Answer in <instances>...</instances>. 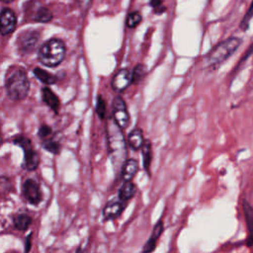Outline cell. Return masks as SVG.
Listing matches in <instances>:
<instances>
[{
	"label": "cell",
	"mask_w": 253,
	"mask_h": 253,
	"mask_svg": "<svg viewBox=\"0 0 253 253\" xmlns=\"http://www.w3.org/2000/svg\"><path fill=\"white\" fill-rule=\"evenodd\" d=\"M7 95L12 100H23L29 93L30 81L26 72L18 67L12 66L5 77Z\"/></svg>",
	"instance_id": "6da1fadb"
},
{
	"label": "cell",
	"mask_w": 253,
	"mask_h": 253,
	"mask_svg": "<svg viewBox=\"0 0 253 253\" xmlns=\"http://www.w3.org/2000/svg\"><path fill=\"white\" fill-rule=\"evenodd\" d=\"M107 140H108V149L109 154L112 159V162L115 166L123 165L126 161V140L124 137L123 130L116 125L113 121L108 123L107 127Z\"/></svg>",
	"instance_id": "7a4b0ae2"
},
{
	"label": "cell",
	"mask_w": 253,
	"mask_h": 253,
	"mask_svg": "<svg viewBox=\"0 0 253 253\" xmlns=\"http://www.w3.org/2000/svg\"><path fill=\"white\" fill-rule=\"evenodd\" d=\"M65 56V45L57 39H51L45 42L39 50V60L45 66L58 65Z\"/></svg>",
	"instance_id": "3957f363"
},
{
	"label": "cell",
	"mask_w": 253,
	"mask_h": 253,
	"mask_svg": "<svg viewBox=\"0 0 253 253\" xmlns=\"http://www.w3.org/2000/svg\"><path fill=\"white\" fill-rule=\"evenodd\" d=\"M241 40L237 37H229L216 44L208 54V64L212 67L218 65L230 57L239 47Z\"/></svg>",
	"instance_id": "277c9868"
},
{
	"label": "cell",
	"mask_w": 253,
	"mask_h": 253,
	"mask_svg": "<svg viewBox=\"0 0 253 253\" xmlns=\"http://www.w3.org/2000/svg\"><path fill=\"white\" fill-rule=\"evenodd\" d=\"M14 143L19 145L20 147H22L24 150L25 157H24V162H23V168H25L28 171L37 169V167L40 163V158H39L38 153L34 149L31 140L25 136L19 135L14 138Z\"/></svg>",
	"instance_id": "5b68a950"
},
{
	"label": "cell",
	"mask_w": 253,
	"mask_h": 253,
	"mask_svg": "<svg viewBox=\"0 0 253 253\" xmlns=\"http://www.w3.org/2000/svg\"><path fill=\"white\" fill-rule=\"evenodd\" d=\"M113 119L122 130L126 128L129 125V115L126 104L120 96L116 97L113 101Z\"/></svg>",
	"instance_id": "8992f818"
},
{
	"label": "cell",
	"mask_w": 253,
	"mask_h": 253,
	"mask_svg": "<svg viewBox=\"0 0 253 253\" xmlns=\"http://www.w3.org/2000/svg\"><path fill=\"white\" fill-rule=\"evenodd\" d=\"M39 40L40 34L38 31L28 30L20 34L17 40V45L23 53H30L36 48Z\"/></svg>",
	"instance_id": "52a82bcc"
},
{
	"label": "cell",
	"mask_w": 253,
	"mask_h": 253,
	"mask_svg": "<svg viewBox=\"0 0 253 253\" xmlns=\"http://www.w3.org/2000/svg\"><path fill=\"white\" fill-rule=\"evenodd\" d=\"M22 193L26 201L34 206L39 205L42 200L41 187L34 179H27L23 183Z\"/></svg>",
	"instance_id": "ba28073f"
},
{
	"label": "cell",
	"mask_w": 253,
	"mask_h": 253,
	"mask_svg": "<svg viewBox=\"0 0 253 253\" xmlns=\"http://www.w3.org/2000/svg\"><path fill=\"white\" fill-rule=\"evenodd\" d=\"M127 207V203L126 202H123L119 199L117 200H111L109 201L103 208L102 211V216L103 219L105 221H109V220H115L117 218H119L122 213L124 212V211L126 209Z\"/></svg>",
	"instance_id": "9c48e42d"
},
{
	"label": "cell",
	"mask_w": 253,
	"mask_h": 253,
	"mask_svg": "<svg viewBox=\"0 0 253 253\" xmlns=\"http://www.w3.org/2000/svg\"><path fill=\"white\" fill-rule=\"evenodd\" d=\"M163 231H164V221L162 218H159L156 221V223L154 224L151 234L149 235L148 239L144 243L141 253H152L155 250L158 240H159L160 236L162 235Z\"/></svg>",
	"instance_id": "30bf717a"
},
{
	"label": "cell",
	"mask_w": 253,
	"mask_h": 253,
	"mask_svg": "<svg viewBox=\"0 0 253 253\" xmlns=\"http://www.w3.org/2000/svg\"><path fill=\"white\" fill-rule=\"evenodd\" d=\"M131 84V72L127 68L119 69L112 79V87L117 92L125 91Z\"/></svg>",
	"instance_id": "8fae6325"
},
{
	"label": "cell",
	"mask_w": 253,
	"mask_h": 253,
	"mask_svg": "<svg viewBox=\"0 0 253 253\" xmlns=\"http://www.w3.org/2000/svg\"><path fill=\"white\" fill-rule=\"evenodd\" d=\"M16 16L15 13L9 9L4 8L0 12V33L3 36L11 34L15 30L16 26Z\"/></svg>",
	"instance_id": "7c38bea8"
},
{
	"label": "cell",
	"mask_w": 253,
	"mask_h": 253,
	"mask_svg": "<svg viewBox=\"0 0 253 253\" xmlns=\"http://www.w3.org/2000/svg\"><path fill=\"white\" fill-rule=\"evenodd\" d=\"M242 211L247 228L246 245L253 247V206L245 199L242 201Z\"/></svg>",
	"instance_id": "4fadbf2b"
},
{
	"label": "cell",
	"mask_w": 253,
	"mask_h": 253,
	"mask_svg": "<svg viewBox=\"0 0 253 253\" xmlns=\"http://www.w3.org/2000/svg\"><path fill=\"white\" fill-rule=\"evenodd\" d=\"M138 171V162L134 158H126L121 166V178L123 182L132 181Z\"/></svg>",
	"instance_id": "5bb4252c"
},
{
	"label": "cell",
	"mask_w": 253,
	"mask_h": 253,
	"mask_svg": "<svg viewBox=\"0 0 253 253\" xmlns=\"http://www.w3.org/2000/svg\"><path fill=\"white\" fill-rule=\"evenodd\" d=\"M136 186L132 181H125L118 191V199L128 203V201H130L136 195Z\"/></svg>",
	"instance_id": "9a60e30c"
},
{
	"label": "cell",
	"mask_w": 253,
	"mask_h": 253,
	"mask_svg": "<svg viewBox=\"0 0 253 253\" xmlns=\"http://www.w3.org/2000/svg\"><path fill=\"white\" fill-rule=\"evenodd\" d=\"M144 137H143V133H142V130L140 128H133L128 136H127V144L128 146L134 150V151H137L139 149H141L143 143H144Z\"/></svg>",
	"instance_id": "2e32d148"
},
{
	"label": "cell",
	"mask_w": 253,
	"mask_h": 253,
	"mask_svg": "<svg viewBox=\"0 0 253 253\" xmlns=\"http://www.w3.org/2000/svg\"><path fill=\"white\" fill-rule=\"evenodd\" d=\"M141 156H142V166L144 171L150 176V165L152 161V145L150 140L145 139L141 147Z\"/></svg>",
	"instance_id": "e0dca14e"
},
{
	"label": "cell",
	"mask_w": 253,
	"mask_h": 253,
	"mask_svg": "<svg viewBox=\"0 0 253 253\" xmlns=\"http://www.w3.org/2000/svg\"><path fill=\"white\" fill-rule=\"evenodd\" d=\"M42 100L43 102L49 106L54 112H57L59 108V100L58 97L49 89V88H43L42 92Z\"/></svg>",
	"instance_id": "ac0fdd59"
},
{
	"label": "cell",
	"mask_w": 253,
	"mask_h": 253,
	"mask_svg": "<svg viewBox=\"0 0 253 253\" xmlns=\"http://www.w3.org/2000/svg\"><path fill=\"white\" fill-rule=\"evenodd\" d=\"M13 222H14V226L16 229L26 230L27 228H29V226L32 223V217L26 212L18 213L14 216Z\"/></svg>",
	"instance_id": "d6986e66"
},
{
	"label": "cell",
	"mask_w": 253,
	"mask_h": 253,
	"mask_svg": "<svg viewBox=\"0 0 253 253\" xmlns=\"http://www.w3.org/2000/svg\"><path fill=\"white\" fill-rule=\"evenodd\" d=\"M146 75V67L142 63H138L131 71V83L138 84Z\"/></svg>",
	"instance_id": "ffe728a7"
},
{
	"label": "cell",
	"mask_w": 253,
	"mask_h": 253,
	"mask_svg": "<svg viewBox=\"0 0 253 253\" xmlns=\"http://www.w3.org/2000/svg\"><path fill=\"white\" fill-rule=\"evenodd\" d=\"M34 73L36 75V77L38 79H40L42 82H43L44 84H54L56 81V77H54L53 75H51L50 73H48L47 71L37 67L34 69Z\"/></svg>",
	"instance_id": "44dd1931"
},
{
	"label": "cell",
	"mask_w": 253,
	"mask_h": 253,
	"mask_svg": "<svg viewBox=\"0 0 253 253\" xmlns=\"http://www.w3.org/2000/svg\"><path fill=\"white\" fill-rule=\"evenodd\" d=\"M142 21V15L139 11H132L127 14L126 19V25L129 29H134Z\"/></svg>",
	"instance_id": "7402d4cb"
},
{
	"label": "cell",
	"mask_w": 253,
	"mask_h": 253,
	"mask_svg": "<svg viewBox=\"0 0 253 253\" xmlns=\"http://www.w3.org/2000/svg\"><path fill=\"white\" fill-rule=\"evenodd\" d=\"M51 18H52L51 12L45 7H40L37 10L35 17H34V19L37 22H41V23H47L51 20Z\"/></svg>",
	"instance_id": "603a6c76"
},
{
	"label": "cell",
	"mask_w": 253,
	"mask_h": 253,
	"mask_svg": "<svg viewBox=\"0 0 253 253\" xmlns=\"http://www.w3.org/2000/svg\"><path fill=\"white\" fill-rule=\"evenodd\" d=\"M252 18H253V0L239 24V28L241 31L246 32L249 29V24H250V21Z\"/></svg>",
	"instance_id": "cb8c5ba5"
},
{
	"label": "cell",
	"mask_w": 253,
	"mask_h": 253,
	"mask_svg": "<svg viewBox=\"0 0 253 253\" xmlns=\"http://www.w3.org/2000/svg\"><path fill=\"white\" fill-rule=\"evenodd\" d=\"M42 146L45 150H47L53 154H58L60 151V144L55 140H51V139L45 140L42 143Z\"/></svg>",
	"instance_id": "d4e9b609"
},
{
	"label": "cell",
	"mask_w": 253,
	"mask_h": 253,
	"mask_svg": "<svg viewBox=\"0 0 253 253\" xmlns=\"http://www.w3.org/2000/svg\"><path fill=\"white\" fill-rule=\"evenodd\" d=\"M106 103L104 101V99L102 98V96H98L97 101H96V113L99 116L100 119H104L106 116Z\"/></svg>",
	"instance_id": "484cf974"
},
{
	"label": "cell",
	"mask_w": 253,
	"mask_h": 253,
	"mask_svg": "<svg viewBox=\"0 0 253 253\" xmlns=\"http://www.w3.org/2000/svg\"><path fill=\"white\" fill-rule=\"evenodd\" d=\"M149 5L153 8V13L155 14H162L166 10V8L163 6L162 0H150Z\"/></svg>",
	"instance_id": "4316f807"
},
{
	"label": "cell",
	"mask_w": 253,
	"mask_h": 253,
	"mask_svg": "<svg viewBox=\"0 0 253 253\" xmlns=\"http://www.w3.org/2000/svg\"><path fill=\"white\" fill-rule=\"evenodd\" d=\"M51 133V128L48 126H42L39 129V136L41 138H46Z\"/></svg>",
	"instance_id": "83f0119b"
},
{
	"label": "cell",
	"mask_w": 253,
	"mask_h": 253,
	"mask_svg": "<svg viewBox=\"0 0 253 253\" xmlns=\"http://www.w3.org/2000/svg\"><path fill=\"white\" fill-rule=\"evenodd\" d=\"M252 52H253V43H251V45H250V47L246 50V52L244 53V55H243V57L242 58H240V60H239V62H238V64H237V66L239 65V64H241V63H243L245 60H246V58L249 56V55H251L252 54ZM236 66V67H237Z\"/></svg>",
	"instance_id": "f1b7e54d"
},
{
	"label": "cell",
	"mask_w": 253,
	"mask_h": 253,
	"mask_svg": "<svg viewBox=\"0 0 253 253\" xmlns=\"http://www.w3.org/2000/svg\"><path fill=\"white\" fill-rule=\"evenodd\" d=\"M32 236L33 234L30 233L28 235V237L26 238V242H25V253H29L30 249H31V245H32Z\"/></svg>",
	"instance_id": "f546056e"
},
{
	"label": "cell",
	"mask_w": 253,
	"mask_h": 253,
	"mask_svg": "<svg viewBox=\"0 0 253 253\" xmlns=\"http://www.w3.org/2000/svg\"><path fill=\"white\" fill-rule=\"evenodd\" d=\"M79 2V4L83 7H87L88 4L90 3V0H77Z\"/></svg>",
	"instance_id": "4dcf8cb0"
},
{
	"label": "cell",
	"mask_w": 253,
	"mask_h": 253,
	"mask_svg": "<svg viewBox=\"0 0 253 253\" xmlns=\"http://www.w3.org/2000/svg\"><path fill=\"white\" fill-rule=\"evenodd\" d=\"M1 2H3V3H10V2H12L13 0H0Z\"/></svg>",
	"instance_id": "1f68e13d"
},
{
	"label": "cell",
	"mask_w": 253,
	"mask_h": 253,
	"mask_svg": "<svg viewBox=\"0 0 253 253\" xmlns=\"http://www.w3.org/2000/svg\"><path fill=\"white\" fill-rule=\"evenodd\" d=\"M1 142H2V137H1V134H0V145H1Z\"/></svg>",
	"instance_id": "d6a6232c"
},
{
	"label": "cell",
	"mask_w": 253,
	"mask_h": 253,
	"mask_svg": "<svg viewBox=\"0 0 253 253\" xmlns=\"http://www.w3.org/2000/svg\"><path fill=\"white\" fill-rule=\"evenodd\" d=\"M14 253H15V252H14ZM16 253H17V252H16Z\"/></svg>",
	"instance_id": "836d02e7"
}]
</instances>
